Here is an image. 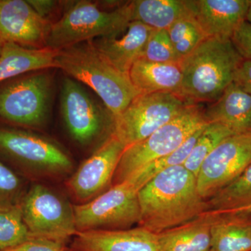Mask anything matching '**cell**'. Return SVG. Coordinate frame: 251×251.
Masks as SVG:
<instances>
[{
  "label": "cell",
  "instance_id": "6da1fadb",
  "mask_svg": "<svg viewBox=\"0 0 251 251\" xmlns=\"http://www.w3.org/2000/svg\"><path fill=\"white\" fill-rule=\"evenodd\" d=\"M140 226L158 234L209 210L198 192L196 176L184 166L157 175L138 192Z\"/></svg>",
  "mask_w": 251,
  "mask_h": 251
},
{
  "label": "cell",
  "instance_id": "7a4b0ae2",
  "mask_svg": "<svg viewBox=\"0 0 251 251\" xmlns=\"http://www.w3.org/2000/svg\"><path fill=\"white\" fill-rule=\"evenodd\" d=\"M243 59L231 39L207 38L179 63L181 97L190 103L215 101L233 82Z\"/></svg>",
  "mask_w": 251,
  "mask_h": 251
},
{
  "label": "cell",
  "instance_id": "3957f363",
  "mask_svg": "<svg viewBox=\"0 0 251 251\" xmlns=\"http://www.w3.org/2000/svg\"><path fill=\"white\" fill-rule=\"evenodd\" d=\"M56 65L90 87L114 117L140 94L128 75L117 70L89 41L59 50Z\"/></svg>",
  "mask_w": 251,
  "mask_h": 251
},
{
  "label": "cell",
  "instance_id": "277c9868",
  "mask_svg": "<svg viewBox=\"0 0 251 251\" xmlns=\"http://www.w3.org/2000/svg\"><path fill=\"white\" fill-rule=\"evenodd\" d=\"M202 106L190 103L171 122L142 141L125 149L112 182L120 184L151 162L179 148L194 132L206 125Z\"/></svg>",
  "mask_w": 251,
  "mask_h": 251
},
{
  "label": "cell",
  "instance_id": "5b68a950",
  "mask_svg": "<svg viewBox=\"0 0 251 251\" xmlns=\"http://www.w3.org/2000/svg\"><path fill=\"white\" fill-rule=\"evenodd\" d=\"M132 21L130 1L111 11L90 1L71 5L62 17L52 23L46 47L62 50L120 30Z\"/></svg>",
  "mask_w": 251,
  "mask_h": 251
},
{
  "label": "cell",
  "instance_id": "8992f818",
  "mask_svg": "<svg viewBox=\"0 0 251 251\" xmlns=\"http://www.w3.org/2000/svg\"><path fill=\"white\" fill-rule=\"evenodd\" d=\"M139 190L127 180L112 185L90 201L73 205L77 232L119 230L140 225Z\"/></svg>",
  "mask_w": 251,
  "mask_h": 251
},
{
  "label": "cell",
  "instance_id": "52a82bcc",
  "mask_svg": "<svg viewBox=\"0 0 251 251\" xmlns=\"http://www.w3.org/2000/svg\"><path fill=\"white\" fill-rule=\"evenodd\" d=\"M190 103L169 92L140 94L115 117L113 134L128 148L171 122Z\"/></svg>",
  "mask_w": 251,
  "mask_h": 251
},
{
  "label": "cell",
  "instance_id": "ba28073f",
  "mask_svg": "<svg viewBox=\"0 0 251 251\" xmlns=\"http://www.w3.org/2000/svg\"><path fill=\"white\" fill-rule=\"evenodd\" d=\"M53 81L49 73L38 72L0 88V118L31 128L47 122Z\"/></svg>",
  "mask_w": 251,
  "mask_h": 251
},
{
  "label": "cell",
  "instance_id": "9c48e42d",
  "mask_svg": "<svg viewBox=\"0 0 251 251\" xmlns=\"http://www.w3.org/2000/svg\"><path fill=\"white\" fill-rule=\"evenodd\" d=\"M31 238L64 244L77 233L73 206L52 190L34 184L21 204Z\"/></svg>",
  "mask_w": 251,
  "mask_h": 251
},
{
  "label": "cell",
  "instance_id": "30bf717a",
  "mask_svg": "<svg viewBox=\"0 0 251 251\" xmlns=\"http://www.w3.org/2000/svg\"><path fill=\"white\" fill-rule=\"evenodd\" d=\"M251 163V131L221 142L203 162L196 180L198 192L210 199L237 178Z\"/></svg>",
  "mask_w": 251,
  "mask_h": 251
},
{
  "label": "cell",
  "instance_id": "8fae6325",
  "mask_svg": "<svg viewBox=\"0 0 251 251\" xmlns=\"http://www.w3.org/2000/svg\"><path fill=\"white\" fill-rule=\"evenodd\" d=\"M61 112L69 134L82 145H88L101 134L115 117L96 103L85 89L71 77L63 81Z\"/></svg>",
  "mask_w": 251,
  "mask_h": 251
},
{
  "label": "cell",
  "instance_id": "7c38bea8",
  "mask_svg": "<svg viewBox=\"0 0 251 251\" xmlns=\"http://www.w3.org/2000/svg\"><path fill=\"white\" fill-rule=\"evenodd\" d=\"M0 151L50 174H67L74 167L72 158L60 145L25 130L0 128Z\"/></svg>",
  "mask_w": 251,
  "mask_h": 251
},
{
  "label": "cell",
  "instance_id": "4fadbf2b",
  "mask_svg": "<svg viewBox=\"0 0 251 251\" xmlns=\"http://www.w3.org/2000/svg\"><path fill=\"white\" fill-rule=\"evenodd\" d=\"M125 149V145L113 133L109 135L68 181L73 196L85 203L106 191Z\"/></svg>",
  "mask_w": 251,
  "mask_h": 251
},
{
  "label": "cell",
  "instance_id": "5bb4252c",
  "mask_svg": "<svg viewBox=\"0 0 251 251\" xmlns=\"http://www.w3.org/2000/svg\"><path fill=\"white\" fill-rule=\"evenodd\" d=\"M52 23L28 1L0 0V39L31 49L46 47Z\"/></svg>",
  "mask_w": 251,
  "mask_h": 251
},
{
  "label": "cell",
  "instance_id": "9a60e30c",
  "mask_svg": "<svg viewBox=\"0 0 251 251\" xmlns=\"http://www.w3.org/2000/svg\"><path fill=\"white\" fill-rule=\"evenodd\" d=\"M191 16L208 38L231 39L247 21L248 0H186Z\"/></svg>",
  "mask_w": 251,
  "mask_h": 251
},
{
  "label": "cell",
  "instance_id": "2e32d148",
  "mask_svg": "<svg viewBox=\"0 0 251 251\" xmlns=\"http://www.w3.org/2000/svg\"><path fill=\"white\" fill-rule=\"evenodd\" d=\"M154 29L132 21L120 30L89 42L117 70L128 75L130 68L141 58Z\"/></svg>",
  "mask_w": 251,
  "mask_h": 251
},
{
  "label": "cell",
  "instance_id": "e0dca14e",
  "mask_svg": "<svg viewBox=\"0 0 251 251\" xmlns=\"http://www.w3.org/2000/svg\"><path fill=\"white\" fill-rule=\"evenodd\" d=\"M77 251H162L158 235L142 226L119 230H90L75 234Z\"/></svg>",
  "mask_w": 251,
  "mask_h": 251
},
{
  "label": "cell",
  "instance_id": "ac0fdd59",
  "mask_svg": "<svg viewBox=\"0 0 251 251\" xmlns=\"http://www.w3.org/2000/svg\"><path fill=\"white\" fill-rule=\"evenodd\" d=\"M206 123H221L235 134L251 131V95L234 82L203 110Z\"/></svg>",
  "mask_w": 251,
  "mask_h": 251
},
{
  "label": "cell",
  "instance_id": "d6986e66",
  "mask_svg": "<svg viewBox=\"0 0 251 251\" xmlns=\"http://www.w3.org/2000/svg\"><path fill=\"white\" fill-rule=\"evenodd\" d=\"M59 50L31 49L14 43H5L0 53V82L36 71L57 68Z\"/></svg>",
  "mask_w": 251,
  "mask_h": 251
},
{
  "label": "cell",
  "instance_id": "ffe728a7",
  "mask_svg": "<svg viewBox=\"0 0 251 251\" xmlns=\"http://www.w3.org/2000/svg\"><path fill=\"white\" fill-rule=\"evenodd\" d=\"M128 76L140 94L169 92L181 97L182 73L179 64H161L140 58L130 68Z\"/></svg>",
  "mask_w": 251,
  "mask_h": 251
},
{
  "label": "cell",
  "instance_id": "44dd1931",
  "mask_svg": "<svg viewBox=\"0 0 251 251\" xmlns=\"http://www.w3.org/2000/svg\"><path fill=\"white\" fill-rule=\"evenodd\" d=\"M214 211L157 234L162 251H210L211 227Z\"/></svg>",
  "mask_w": 251,
  "mask_h": 251
},
{
  "label": "cell",
  "instance_id": "7402d4cb",
  "mask_svg": "<svg viewBox=\"0 0 251 251\" xmlns=\"http://www.w3.org/2000/svg\"><path fill=\"white\" fill-rule=\"evenodd\" d=\"M215 212L210 251H251V217L238 213Z\"/></svg>",
  "mask_w": 251,
  "mask_h": 251
},
{
  "label": "cell",
  "instance_id": "603a6c76",
  "mask_svg": "<svg viewBox=\"0 0 251 251\" xmlns=\"http://www.w3.org/2000/svg\"><path fill=\"white\" fill-rule=\"evenodd\" d=\"M132 21L151 29H167L191 14L186 0H135L130 1Z\"/></svg>",
  "mask_w": 251,
  "mask_h": 251
},
{
  "label": "cell",
  "instance_id": "cb8c5ba5",
  "mask_svg": "<svg viewBox=\"0 0 251 251\" xmlns=\"http://www.w3.org/2000/svg\"><path fill=\"white\" fill-rule=\"evenodd\" d=\"M207 202L209 210L218 212H227L251 205V163Z\"/></svg>",
  "mask_w": 251,
  "mask_h": 251
},
{
  "label": "cell",
  "instance_id": "d4e9b609",
  "mask_svg": "<svg viewBox=\"0 0 251 251\" xmlns=\"http://www.w3.org/2000/svg\"><path fill=\"white\" fill-rule=\"evenodd\" d=\"M206 125L194 132L173 152L151 162L128 180L133 182L140 191L150 180L152 179L162 172L173 167L183 166L191 154L193 147L196 145L198 138L202 133Z\"/></svg>",
  "mask_w": 251,
  "mask_h": 251
},
{
  "label": "cell",
  "instance_id": "484cf974",
  "mask_svg": "<svg viewBox=\"0 0 251 251\" xmlns=\"http://www.w3.org/2000/svg\"><path fill=\"white\" fill-rule=\"evenodd\" d=\"M234 134L235 133L232 130L222 124L216 122L206 124L183 166L197 176L204 160L221 142Z\"/></svg>",
  "mask_w": 251,
  "mask_h": 251
},
{
  "label": "cell",
  "instance_id": "4316f807",
  "mask_svg": "<svg viewBox=\"0 0 251 251\" xmlns=\"http://www.w3.org/2000/svg\"><path fill=\"white\" fill-rule=\"evenodd\" d=\"M31 238L21 204L0 205V251L16 247Z\"/></svg>",
  "mask_w": 251,
  "mask_h": 251
},
{
  "label": "cell",
  "instance_id": "83f0119b",
  "mask_svg": "<svg viewBox=\"0 0 251 251\" xmlns=\"http://www.w3.org/2000/svg\"><path fill=\"white\" fill-rule=\"evenodd\" d=\"M167 32L179 62L208 38L191 16L176 21Z\"/></svg>",
  "mask_w": 251,
  "mask_h": 251
},
{
  "label": "cell",
  "instance_id": "f1b7e54d",
  "mask_svg": "<svg viewBox=\"0 0 251 251\" xmlns=\"http://www.w3.org/2000/svg\"><path fill=\"white\" fill-rule=\"evenodd\" d=\"M141 58L161 64L179 63L166 29L153 31L145 46Z\"/></svg>",
  "mask_w": 251,
  "mask_h": 251
},
{
  "label": "cell",
  "instance_id": "f546056e",
  "mask_svg": "<svg viewBox=\"0 0 251 251\" xmlns=\"http://www.w3.org/2000/svg\"><path fill=\"white\" fill-rule=\"evenodd\" d=\"M17 175L0 161V205L13 204V198L21 189Z\"/></svg>",
  "mask_w": 251,
  "mask_h": 251
},
{
  "label": "cell",
  "instance_id": "4dcf8cb0",
  "mask_svg": "<svg viewBox=\"0 0 251 251\" xmlns=\"http://www.w3.org/2000/svg\"><path fill=\"white\" fill-rule=\"evenodd\" d=\"M231 40L242 58L251 60V23L244 21L234 31Z\"/></svg>",
  "mask_w": 251,
  "mask_h": 251
},
{
  "label": "cell",
  "instance_id": "1f68e13d",
  "mask_svg": "<svg viewBox=\"0 0 251 251\" xmlns=\"http://www.w3.org/2000/svg\"><path fill=\"white\" fill-rule=\"evenodd\" d=\"M1 251H66L64 244L45 239L31 238L11 249Z\"/></svg>",
  "mask_w": 251,
  "mask_h": 251
},
{
  "label": "cell",
  "instance_id": "d6a6232c",
  "mask_svg": "<svg viewBox=\"0 0 251 251\" xmlns=\"http://www.w3.org/2000/svg\"><path fill=\"white\" fill-rule=\"evenodd\" d=\"M233 82L251 95V60L243 59L236 72Z\"/></svg>",
  "mask_w": 251,
  "mask_h": 251
},
{
  "label": "cell",
  "instance_id": "836d02e7",
  "mask_svg": "<svg viewBox=\"0 0 251 251\" xmlns=\"http://www.w3.org/2000/svg\"><path fill=\"white\" fill-rule=\"evenodd\" d=\"M31 6L34 8V10L42 17L46 18V16H49L55 7L56 1H46V0H31L28 1Z\"/></svg>",
  "mask_w": 251,
  "mask_h": 251
},
{
  "label": "cell",
  "instance_id": "e575fe53",
  "mask_svg": "<svg viewBox=\"0 0 251 251\" xmlns=\"http://www.w3.org/2000/svg\"><path fill=\"white\" fill-rule=\"evenodd\" d=\"M227 212L238 213V214H244V215L249 216L251 217V205L241 208V209H236V210L227 211Z\"/></svg>",
  "mask_w": 251,
  "mask_h": 251
},
{
  "label": "cell",
  "instance_id": "d590c367",
  "mask_svg": "<svg viewBox=\"0 0 251 251\" xmlns=\"http://www.w3.org/2000/svg\"><path fill=\"white\" fill-rule=\"evenodd\" d=\"M250 7H249L247 13V21L248 22L251 23V1H250Z\"/></svg>",
  "mask_w": 251,
  "mask_h": 251
},
{
  "label": "cell",
  "instance_id": "8d00e7d4",
  "mask_svg": "<svg viewBox=\"0 0 251 251\" xmlns=\"http://www.w3.org/2000/svg\"><path fill=\"white\" fill-rule=\"evenodd\" d=\"M5 42L0 39V53H1V50H2L3 46H4Z\"/></svg>",
  "mask_w": 251,
  "mask_h": 251
}]
</instances>
